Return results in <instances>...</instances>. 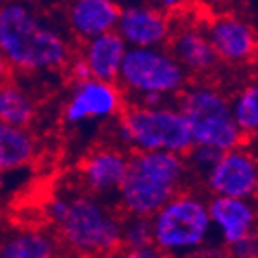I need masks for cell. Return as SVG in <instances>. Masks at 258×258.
<instances>
[{"mask_svg": "<svg viewBox=\"0 0 258 258\" xmlns=\"http://www.w3.org/2000/svg\"><path fill=\"white\" fill-rule=\"evenodd\" d=\"M126 107V98L117 82L85 78L71 83L61 105L60 119L69 130H87L112 123Z\"/></svg>", "mask_w": 258, "mask_h": 258, "instance_id": "obj_8", "label": "cell"}, {"mask_svg": "<svg viewBox=\"0 0 258 258\" xmlns=\"http://www.w3.org/2000/svg\"><path fill=\"white\" fill-rule=\"evenodd\" d=\"M228 254L237 256V258H256L258 256V233L244 238V240L237 242V244L229 245Z\"/></svg>", "mask_w": 258, "mask_h": 258, "instance_id": "obj_23", "label": "cell"}, {"mask_svg": "<svg viewBox=\"0 0 258 258\" xmlns=\"http://www.w3.org/2000/svg\"><path fill=\"white\" fill-rule=\"evenodd\" d=\"M117 83L125 92L126 103L152 107L177 101L189 83V74L168 45L128 47Z\"/></svg>", "mask_w": 258, "mask_h": 258, "instance_id": "obj_6", "label": "cell"}, {"mask_svg": "<svg viewBox=\"0 0 258 258\" xmlns=\"http://www.w3.org/2000/svg\"><path fill=\"white\" fill-rule=\"evenodd\" d=\"M182 2H184V0H157V4L163 9H166V11H173V9L181 8Z\"/></svg>", "mask_w": 258, "mask_h": 258, "instance_id": "obj_26", "label": "cell"}, {"mask_svg": "<svg viewBox=\"0 0 258 258\" xmlns=\"http://www.w3.org/2000/svg\"><path fill=\"white\" fill-rule=\"evenodd\" d=\"M203 186L210 195L256 199L258 154L245 143L224 150L203 177Z\"/></svg>", "mask_w": 258, "mask_h": 258, "instance_id": "obj_9", "label": "cell"}, {"mask_svg": "<svg viewBox=\"0 0 258 258\" xmlns=\"http://www.w3.org/2000/svg\"><path fill=\"white\" fill-rule=\"evenodd\" d=\"M11 73H13V69H11V65L8 63V60H6V56L0 52V83L6 82L8 78H11Z\"/></svg>", "mask_w": 258, "mask_h": 258, "instance_id": "obj_25", "label": "cell"}, {"mask_svg": "<svg viewBox=\"0 0 258 258\" xmlns=\"http://www.w3.org/2000/svg\"><path fill=\"white\" fill-rule=\"evenodd\" d=\"M121 6L117 0H69L65 6V27L78 42L114 31Z\"/></svg>", "mask_w": 258, "mask_h": 258, "instance_id": "obj_14", "label": "cell"}, {"mask_svg": "<svg viewBox=\"0 0 258 258\" xmlns=\"http://www.w3.org/2000/svg\"><path fill=\"white\" fill-rule=\"evenodd\" d=\"M130 166V152L117 143L89 150L80 164V184L87 191L116 203Z\"/></svg>", "mask_w": 258, "mask_h": 258, "instance_id": "obj_10", "label": "cell"}, {"mask_svg": "<svg viewBox=\"0 0 258 258\" xmlns=\"http://www.w3.org/2000/svg\"><path fill=\"white\" fill-rule=\"evenodd\" d=\"M38 117V98L29 85L15 78L0 83V123L31 128Z\"/></svg>", "mask_w": 258, "mask_h": 258, "instance_id": "obj_18", "label": "cell"}, {"mask_svg": "<svg viewBox=\"0 0 258 258\" xmlns=\"http://www.w3.org/2000/svg\"><path fill=\"white\" fill-rule=\"evenodd\" d=\"M233 119L249 141L258 132V78L249 80L231 96Z\"/></svg>", "mask_w": 258, "mask_h": 258, "instance_id": "obj_21", "label": "cell"}, {"mask_svg": "<svg viewBox=\"0 0 258 258\" xmlns=\"http://www.w3.org/2000/svg\"><path fill=\"white\" fill-rule=\"evenodd\" d=\"M220 63L247 67L258 60V33L237 15H219L204 26Z\"/></svg>", "mask_w": 258, "mask_h": 258, "instance_id": "obj_11", "label": "cell"}, {"mask_svg": "<svg viewBox=\"0 0 258 258\" xmlns=\"http://www.w3.org/2000/svg\"><path fill=\"white\" fill-rule=\"evenodd\" d=\"M154 244L163 256L203 254L215 244L208 199L184 188L150 217Z\"/></svg>", "mask_w": 258, "mask_h": 258, "instance_id": "obj_4", "label": "cell"}, {"mask_svg": "<svg viewBox=\"0 0 258 258\" xmlns=\"http://www.w3.org/2000/svg\"><path fill=\"white\" fill-rule=\"evenodd\" d=\"M249 141H251V145H249V147L253 148V150H254V152H256V154H258V132L254 134V136H253V138L249 139Z\"/></svg>", "mask_w": 258, "mask_h": 258, "instance_id": "obj_27", "label": "cell"}, {"mask_svg": "<svg viewBox=\"0 0 258 258\" xmlns=\"http://www.w3.org/2000/svg\"><path fill=\"white\" fill-rule=\"evenodd\" d=\"M67 74H69V78L73 80V82H78V80H85V78H91V74H89V69H87V63L83 61V58L80 54H74L73 60L69 61V65H67Z\"/></svg>", "mask_w": 258, "mask_h": 258, "instance_id": "obj_24", "label": "cell"}, {"mask_svg": "<svg viewBox=\"0 0 258 258\" xmlns=\"http://www.w3.org/2000/svg\"><path fill=\"white\" fill-rule=\"evenodd\" d=\"M117 2H119V0H117Z\"/></svg>", "mask_w": 258, "mask_h": 258, "instance_id": "obj_30", "label": "cell"}, {"mask_svg": "<svg viewBox=\"0 0 258 258\" xmlns=\"http://www.w3.org/2000/svg\"><path fill=\"white\" fill-rule=\"evenodd\" d=\"M186 157L164 150L130 152V166L121 184L116 206L123 215L152 217L161 206L188 186Z\"/></svg>", "mask_w": 258, "mask_h": 258, "instance_id": "obj_3", "label": "cell"}, {"mask_svg": "<svg viewBox=\"0 0 258 258\" xmlns=\"http://www.w3.org/2000/svg\"><path fill=\"white\" fill-rule=\"evenodd\" d=\"M0 4H2V0H0Z\"/></svg>", "mask_w": 258, "mask_h": 258, "instance_id": "obj_29", "label": "cell"}, {"mask_svg": "<svg viewBox=\"0 0 258 258\" xmlns=\"http://www.w3.org/2000/svg\"><path fill=\"white\" fill-rule=\"evenodd\" d=\"M173 27L170 13L161 6L132 4L121 8L116 31L128 47H161L168 45Z\"/></svg>", "mask_w": 258, "mask_h": 258, "instance_id": "obj_13", "label": "cell"}, {"mask_svg": "<svg viewBox=\"0 0 258 258\" xmlns=\"http://www.w3.org/2000/svg\"><path fill=\"white\" fill-rule=\"evenodd\" d=\"M0 237H2V229H0Z\"/></svg>", "mask_w": 258, "mask_h": 258, "instance_id": "obj_28", "label": "cell"}, {"mask_svg": "<svg viewBox=\"0 0 258 258\" xmlns=\"http://www.w3.org/2000/svg\"><path fill=\"white\" fill-rule=\"evenodd\" d=\"M61 244L47 229L18 228L2 231L0 256L2 258H52L61 253Z\"/></svg>", "mask_w": 258, "mask_h": 258, "instance_id": "obj_17", "label": "cell"}, {"mask_svg": "<svg viewBox=\"0 0 258 258\" xmlns=\"http://www.w3.org/2000/svg\"><path fill=\"white\" fill-rule=\"evenodd\" d=\"M220 154L222 152L219 148L208 147V145H194V147L189 148L188 154L184 155L189 168V173L203 179L208 170L217 163Z\"/></svg>", "mask_w": 258, "mask_h": 258, "instance_id": "obj_22", "label": "cell"}, {"mask_svg": "<svg viewBox=\"0 0 258 258\" xmlns=\"http://www.w3.org/2000/svg\"><path fill=\"white\" fill-rule=\"evenodd\" d=\"M38 152L40 145L33 130L0 123V175L31 166Z\"/></svg>", "mask_w": 258, "mask_h": 258, "instance_id": "obj_19", "label": "cell"}, {"mask_svg": "<svg viewBox=\"0 0 258 258\" xmlns=\"http://www.w3.org/2000/svg\"><path fill=\"white\" fill-rule=\"evenodd\" d=\"M208 210L215 242L222 249L258 233V199L210 195Z\"/></svg>", "mask_w": 258, "mask_h": 258, "instance_id": "obj_12", "label": "cell"}, {"mask_svg": "<svg viewBox=\"0 0 258 258\" xmlns=\"http://www.w3.org/2000/svg\"><path fill=\"white\" fill-rule=\"evenodd\" d=\"M126 51H128L126 42L114 29L82 42V49L78 54L87 63V69L92 78L105 82H117Z\"/></svg>", "mask_w": 258, "mask_h": 258, "instance_id": "obj_16", "label": "cell"}, {"mask_svg": "<svg viewBox=\"0 0 258 258\" xmlns=\"http://www.w3.org/2000/svg\"><path fill=\"white\" fill-rule=\"evenodd\" d=\"M45 219L61 247L80 256L119 253L123 213L85 188H61L45 203Z\"/></svg>", "mask_w": 258, "mask_h": 258, "instance_id": "obj_2", "label": "cell"}, {"mask_svg": "<svg viewBox=\"0 0 258 258\" xmlns=\"http://www.w3.org/2000/svg\"><path fill=\"white\" fill-rule=\"evenodd\" d=\"M119 253L134 258L163 256L154 244L150 217L123 215Z\"/></svg>", "mask_w": 258, "mask_h": 258, "instance_id": "obj_20", "label": "cell"}, {"mask_svg": "<svg viewBox=\"0 0 258 258\" xmlns=\"http://www.w3.org/2000/svg\"><path fill=\"white\" fill-rule=\"evenodd\" d=\"M65 26L49 18L33 0H2L0 52L20 76L63 73L76 54Z\"/></svg>", "mask_w": 258, "mask_h": 258, "instance_id": "obj_1", "label": "cell"}, {"mask_svg": "<svg viewBox=\"0 0 258 258\" xmlns=\"http://www.w3.org/2000/svg\"><path fill=\"white\" fill-rule=\"evenodd\" d=\"M177 105L189 125L194 145H208L220 152L245 143L231 114V98L210 82L188 83Z\"/></svg>", "mask_w": 258, "mask_h": 258, "instance_id": "obj_7", "label": "cell"}, {"mask_svg": "<svg viewBox=\"0 0 258 258\" xmlns=\"http://www.w3.org/2000/svg\"><path fill=\"white\" fill-rule=\"evenodd\" d=\"M114 143L128 152L164 150L186 155L194 139L177 101L161 105L126 103L114 121Z\"/></svg>", "mask_w": 258, "mask_h": 258, "instance_id": "obj_5", "label": "cell"}, {"mask_svg": "<svg viewBox=\"0 0 258 258\" xmlns=\"http://www.w3.org/2000/svg\"><path fill=\"white\" fill-rule=\"evenodd\" d=\"M168 49L173 52L179 63L194 76H210L219 69V56L211 45L204 27L186 24L173 27L168 42Z\"/></svg>", "mask_w": 258, "mask_h": 258, "instance_id": "obj_15", "label": "cell"}]
</instances>
